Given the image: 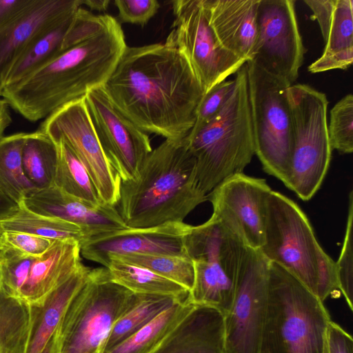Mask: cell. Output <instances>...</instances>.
I'll return each instance as SVG.
<instances>
[{"instance_id":"obj_1","label":"cell","mask_w":353,"mask_h":353,"mask_svg":"<svg viewBox=\"0 0 353 353\" xmlns=\"http://www.w3.org/2000/svg\"><path fill=\"white\" fill-rule=\"evenodd\" d=\"M103 88L141 130L174 140L189 134L204 95L186 57L165 43L127 46Z\"/></svg>"},{"instance_id":"obj_2","label":"cell","mask_w":353,"mask_h":353,"mask_svg":"<svg viewBox=\"0 0 353 353\" xmlns=\"http://www.w3.org/2000/svg\"><path fill=\"white\" fill-rule=\"evenodd\" d=\"M127 45L120 23L110 16L98 32L60 52L20 80L6 86L1 97L31 122L103 86Z\"/></svg>"},{"instance_id":"obj_3","label":"cell","mask_w":353,"mask_h":353,"mask_svg":"<svg viewBox=\"0 0 353 353\" xmlns=\"http://www.w3.org/2000/svg\"><path fill=\"white\" fill-rule=\"evenodd\" d=\"M206 201L185 137L165 139L146 157L135 179L121 181L118 211L127 228H145L183 222Z\"/></svg>"},{"instance_id":"obj_4","label":"cell","mask_w":353,"mask_h":353,"mask_svg":"<svg viewBox=\"0 0 353 353\" xmlns=\"http://www.w3.org/2000/svg\"><path fill=\"white\" fill-rule=\"evenodd\" d=\"M234 79L232 93L220 112L195 134L186 136L199 185L207 195L227 178L242 173L255 154L245 63Z\"/></svg>"},{"instance_id":"obj_5","label":"cell","mask_w":353,"mask_h":353,"mask_svg":"<svg viewBox=\"0 0 353 353\" xmlns=\"http://www.w3.org/2000/svg\"><path fill=\"white\" fill-rule=\"evenodd\" d=\"M331 316L313 292L270 262L268 307L260 353H323Z\"/></svg>"},{"instance_id":"obj_6","label":"cell","mask_w":353,"mask_h":353,"mask_svg":"<svg viewBox=\"0 0 353 353\" xmlns=\"http://www.w3.org/2000/svg\"><path fill=\"white\" fill-rule=\"evenodd\" d=\"M137 299L106 268L91 269L55 332V353H103L112 325Z\"/></svg>"},{"instance_id":"obj_7","label":"cell","mask_w":353,"mask_h":353,"mask_svg":"<svg viewBox=\"0 0 353 353\" xmlns=\"http://www.w3.org/2000/svg\"><path fill=\"white\" fill-rule=\"evenodd\" d=\"M293 148L290 171L284 185L303 201L318 191L328 170L332 149L330 145L325 94L306 84L287 88Z\"/></svg>"},{"instance_id":"obj_8","label":"cell","mask_w":353,"mask_h":353,"mask_svg":"<svg viewBox=\"0 0 353 353\" xmlns=\"http://www.w3.org/2000/svg\"><path fill=\"white\" fill-rule=\"evenodd\" d=\"M185 251L194 265L190 301L213 307L223 316L231 307L245 245L218 219L192 225L183 239Z\"/></svg>"},{"instance_id":"obj_9","label":"cell","mask_w":353,"mask_h":353,"mask_svg":"<svg viewBox=\"0 0 353 353\" xmlns=\"http://www.w3.org/2000/svg\"><path fill=\"white\" fill-rule=\"evenodd\" d=\"M245 65L255 154L264 171L284 184L293 148L291 113L285 96L289 85L251 61Z\"/></svg>"},{"instance_id":"obj_10","label":"cell","mask_w":353,"mask_h":353,"mask_svg":"<svg viewBox=\"0 0 353 353\" xmlns=\"http://www.w3.org/2000/svg\"><path fill=\"white\" fill-rule=\"evenodd\" d=\"M320 248L305 213L292 200L271 190L266 200L260 251L270 262L291 273L316 296Z\"/></svg>"},{"instance_id":"obj_11","label":"cell","mask_w":353,"mask_h":353,"mask_svg":"<svg viewBox=\"0 0 353 353\" xmlns=\"http://www.w3.org/2000/svg\"><path fill=\"white\" fill-rule=\"evenodd\" d=\"M174 19L165 43L188 59L204 94L247 62L225 50L208 21L203 0L172 2Z\"/></svg>"},{"instance_id":"obj_12","label":"cell","mask_w":353,"mask_h":353,"mask_svg":"<svg viewBox=\"0 0 353 353\" xmlns=\"http://www.w3.org/2000/svg\"><path fill=\"white\" fill-rule=\"evenodd\" d=\"M270 261L245 247L233 301L223 316V353H260L268 307Z\"/></svg>"},{"instance_id":"obj_13","label":"cell","mask_w":353,"mask_h":353,"mask_svg":"<svg viewBox=\"0 0 353 353\" xmlns=\"http://www.w3.org/2000/svg\"><path fill=\"white\" fill-rule=\"evenodd\" d=\"M294 4V0H259L256 41L250 60L289 86L299 77L306 51Z\"/></svg>"},{"instance_id":"obj_14","label":"cell","mask_w":353,"mask_h":353,"mask_svg":"<svg viewBox=\"0 0 353 353\" xmlns=\"http://www.w3.org/2000/svg\"><path fill=\"white\" fill-rule=\"evenodd\" d=\"M39 130L52 140L63 141L74 151L103 203L118 204L121 181L103 152L84 97L57 110L44 119Z\"/></svg>"},{"instance_id":"obj_15","label":"cell","mask_w":353,"mask_h":353,"mask_svg":"<svg viewBox=\"0 0 353 353\" xmlns=\"http://www.w3.org/2000/svg\"><path fill=\"white\" fill-rule=\"evenodd\" d=\"M84 101L109 163L121 181L135 179L152 150L148 134L114 106L103 86L90 90Z\"/></svg>"},{"instance_id":"obj_16","label":"cell","mask_w":353,"mask_h":353,"mask_svg":"<svg viewBox=\"0 0 353 353\" xmlns=\"http://www.w3.org/2000/svg\"><path fill=\"white\" fill-rule=\"evenodd\" d=\"M265 180L234 174L208 194L212 216L218 219L245 247L260 250L264 236L266 200L271 192Z\"/></svg>"},{"instance_id":"obj_17","label":"cell","mask_w":353,"mask_h":353,"mask_svg":"<svg viewBox=\"0 0 353 353\" xmlns=\"http://www.w3.org/2000/svg\"><path fill=\"white\" fill-rule=\"evenodd\" d=\"M192 226L184 221L170 222L150 228H125L105 232L82 242L81 255L103 267H106L112 256L131 254L188 256L183 239Z\"/></svg>"},{"instance_id":"obj_18","label":"cell","mask_w":353,"mask_h":353,"mask_svg":"<svg viewBox=\"0 0 353 353\" xmlns=\"http://www.w3.org/2000/svg\"><path fill=\"white\" fill-rule=\"evenodd\" d=\"M23 203L36 213L59 218L78 225L83 231L86 239L127 228L115 206L105 203L99 206L92 205L54 185L31 191L24 197Z\"/></svg>"},{"instance_id":"obj_19","label":"cell","mask_w":353,"mask_h":353,"mask_svg":"<svg viewBox=\"0 0 353 353\" xmlns=\"http://www.w3.org/2000/svg\"><path fill=\"white\" fill-rule=\"evenodd\" d=\"M80 7L81 0H34L21 16L0 28V97L11 68L32 41Z\"/></svg>"},{"instance_id":"obj_20","label":"cell","mask_w":353,"mask_h":353,"mask_svg":"<svg viewBox=\"0 0 353 353\" xmlns=\"http://www.w3.org/2000/svg\"><path fill=\"white\" fill-rule=\"evenodd\" d=\"M316 20L324 41L322 55L308 67L311 73L345 70L353 61V1L304 0Z\"/></svg>"},{"instance_id":"obj_21","label":"cell","mask_w":353,"mask_h":353,"mask_svg":"<svg viewBox=\"0 0 353 353\" xmlns=\"http://www.w3.org/2000/svg\"><path fill=\"white\" fill-rule=\"evenodd\" d=\"M209 23L221 45L248 61L257 37L259 0H203Z\"/></svg>"},{"instance_id":"obj_22","label":"cell","mask_w":353,"mask_h":353,"mask_svg":"<svg viewBox=\"0 0 353 353\" xmlns=\"http://www.w3.org/2000/svg\"><path fill=\"white\" fill-rule=\"evenodd\" d=\"M223 315L194 305L150 353H223Z\"/></svg>"},{"instance_id":"obj_23","label":"cell","mask_w":353,"mask_h":353,"mask_svg":"<svg viewBox=\"0 0 353 353\" xmlns=\"http://www.w3.org/2000/svg\"><path fill=\"white\" fill-rule=\"evenodd\" d=\"M81 256L78 241L54 240L42 256L34 259L19 299L30 305L40 302L79 268Z\"/></svg>"},{"instance_id":"obj_24","label":"cell","mask_w":353,"mask_h":353,"mask_svg":"<svg viewBox=\"0 0 353 353\" xmlns=\"http://www.w3.org/2000/svg\"><path fill=\"white\" fill-rule=\"evenodd\" d=\"M91 269L82 264L40 302L31 304V327L26 353H41L55 333L70 302L85 283Z\"/></svg>"},{"instance_id":"obj_25","label":"cell","mask_w":353,"mask_h":353,"mask_svg":"<svg viewBox=\"0 0 353 353\" xmlns=\"http://www.w3.org/2000/svg\"><path fill=\"white\" fill-rule=\"evenodd\" d=\"M76 12L54 23L32 41L11 68L5 87L23 79L63 51V40Z\"/></svg>"},{"instance_id":"obj_26","label":"cell","mask_w":353,"mask_h":353,"mask_svg":"<svg viewBox=\"0 0 353 353\" xmlns=\"http://www.w3.org/2000/svg\"><path fill=\"white\" fill-rule=\"evenodd\" d=\"M187 298L137 294L134 303L112 325L104 345L103 353L138 332L176 303Z\"/></svg>"},{"instance_id":"obj_27","label":"cell","mask_w":353,"mask_h":353,"mask_svg":"<svg viewBox=\"0 0 353 353\" xmlns=\"http://www.w3.org/2000/svg\"><path fill=\"white\" fill-rule=\"evenodd\" d=\"M0 230L21 232L50 240L72 239L80 244L86 236L78 225L63 219L36 213L23 203L13 213L0 220Z\"/></svg>"},{"instance_id":"obj_28","label":"cell","mask_w":353,"mask_h":353,"mask_svg":"<svg viewBox=\"0 0 353 353\" xmlns=\"http://www.w3.org/2000/svg\"><path fill=\"white\" fill-rule=\"evenodd\" d=\"M105 268L112 281L133 293L170 295L179 298L189 296V291L176 283L117 258H110Z\"/></svg>"},{"instance_id":"obj_29","label":"cell","mask_w":353,"mask_h":353,"mask_svg":"<svg viewBox=\"0 0 353 353\" xmlns=\"http://www.w3.org/2000/svg\"><path fill=\"white\" fill-rule=\"evenodd\" d=\"M26 133L3 136L0 139V196L19 205L37 189L26 176L22 150Z\"/></svg>"},{"instance_id":"obj_30","label":"cell","mask_w":353,"mask_h":353,"mask_svg":"<svg viewBox=\"0 0 353 353\" xmlns=\"http://www.w3.org/2000/svg\"><path fill=\"white\" fill-rule=\"evenodd\" d=\"M53 141L57 151L53 185L92 205L103 204L88 171L74 151L62 140Z\"/></svg>"},{"instance_id":"obj_31","label":"cell","mask_w":353,"mask_h":353,"mask_svg":"<svg viewBox=\"0 0 353 353\" xmlns=\"http://www.w3.org/2000/svg\"><path fill=\"white\" fill-rule=\"evenodd\" d=\"M30 327V304L0 290V353H26Z\"/></svg>"},{"instance_id":"obj_32","label":"cell","mask_w":353,"mask_h":353,"mask_svg":"<svg viewBox=\"0 0 353 353\" xmlns=\"http://www.w3.org/2000/svg\"><path fill=\"white\" fill-rule=\"evenodd\" d=\"M57 159L56 144L48 134L39 129L26 133L22 166L26 176L36 188L53 185Z\"/></svg>"},{"instance_id":"obj_33","label":"cell","mask_w":353,"mask_h":353,"mask_svg":"<svg viewBox=\"0 0 353 353\" xmlns=\"http://www.w3.org/2000/svg\"><path fill=\"white\" fill-rule=\"evenodd\" d=\"M188 296L105 353H150L194 306Z\"/></svg>"},{"instance_id":"obj_34","label":"cell","mask_w":353,"mask_h":353,"mask_svg":"<svg viewBox=\"0 0 353 353\" xmlns=\"http://www.w3.org/2000/svg\"><path fill=\"white\" fill-rule=\"evenodd\" d=\"M112 257L150 270L176 283L188 291L192 287L194 276V265L191 259L188 256L131 254Z\"/></svg>"},{"instance_id":"obj_35","label":"cell","mask_w":353,"mask_h":353,"mask_svg":"<svg viewBox=\"0 0 353 353\" xmlns=\"http://www.w3.org/2000/svg\"><path fill=\"white\" fill-rule=\"evenodd\" d=\"M327 131L331 148L341 154L353 151V96L340 99L330 111Z\"/></svg>"},{"instance_id":"obj_36","label":"cell","mask_w":353,"mask_h":353,"mask_svg":"<svg viewBox=\"0 0 353 353\" xmlns=\"http://www.w3.org/2000/svg\"><path fill=\"white\" fill-rule=\"evenodd\" d=\"M34 259L11 250L0 249V290L19 299Z\"/></svg>"},{"instance_id":"obj_37","label":"cell","mask_w":353,"mask_h":353,"mask_svg":"<svg viewBox=\"0 0 353 353\" xmlns=\"http://www.w3.org/2000/svg\"><path fill=\"white\" fill-rule=\"evenodd\" d=\"M352 225H353V195L352 191L349 195V208L345 237L343 247L338 261L336 262L339 290L350 310H353V251H352Z\"/></svg>"},{"instance_id":"obj_38","label":"cell","mask_w":353,"mask_h":353,"mask_svg":"<svg viewBox=\"0 0 353 353\" xmlns=\"http://www.w3.org/2000/svg\"><path fill=\"white\" fill-rule=\"evenodd\" d=\"M234 83V79L223 81L204 94L196 110L194 125L187 135L188 137L195 134L220 112L232 93Z\"/></svg>"},{"instance_id":"obj_39","label":"cell","mask_w":353,"mask_h":353,"mask_svg":"<svg viewBox=\"0 0 353 353\" xmlns=\"http://www.w3.org/2000/svg\"><path fill=\"white\" fill-rule=\"evenodd\" d=\"M52 242V240L21 232L3 231L0 234V249L11 250L34 258L42 256Z\"/></svg>"},{"instance_id":"obj_40","label":"cell","mask_w":353,"mask_h":353,"mask_svg":"<svg viewBox=\"0 0 353 353\" xmlns=\"http://www.w3.org/2000/svg\"><path fill=\"white\" fill-rule=\"evenodd\" d=\"M118 17L121 22L144 26L157 13V0H115Z\"/></svg>"},{"instance_id":"obj_41","label":"cell","mask_w":353,"mask_h":353,"mask_svg":"<svg viewBox=\"0 0 353 353\" xmlns=\"http://www.w3.org/2000/svg\"><path fill=\"white\" fill-rule=\"evenodd\" d=\"M316 296L324 302L339 290L336 262L321 247L317 254Z\"/></svg>"},{"instance_id":"obj_42","label":"cell","mask_w":353,"mask_h":353,"mask_svg":"<svg viewBox=\"0 0 353 353\" xmlns=\"http://www.w3.org/2000/svg\"><path fill=\"white\" fill-rule=\"evenodd\" d=\"M327 353H353L352 336L332 319L325 330Z\"/></svg>"},{"instance_id":"obj_43","label":"cell","mask_w":353,"mask_h":353,"mask_svg":"<svg viewBox=\"0 0 353 353\" xmlns=\"http://www.w3.org/2000/svg\"><path fill=\"white\" fill-rule=\"evenodd\" d=\"M34 1V0H0V28L21 16Z\"/></svg>"},{"instance_id":"obj_44","label":"cell","mask_w":353,"mask_h":353,"mask_svg":"<svg viewBox=\"0 0 353 353\" xmlns=\"http://www.w3.org/2000/svg\"><path fill=\"white\" fill-rule=\"evenodd\" d=\"M12 123L8 103L0 97V139L5 136L6 130Z\"/></svg>"},{"instance_id":"obj_45","label":"cell","mask_w":353,"mask_h":353,"mask_svg":"<svg viewBox=\"0 0 353 353\" xmlns=\"http://www.w3.org/2000/svg\"><path fill=\"white\" fill-rule=\"evenodd\" d=\"M110 3V0H81V6L85 5L90 10L99 12L105 11Z\"/></svg>"},{"instance_id":"obj_46","label":"cell","mask_w":353,"mask_h":353,"mask_svg":"<svg viewBox=\"0 0 353 353\" xmlns=\"http://www.w3.org/2000/svg\"><path fill=\"white\" fill-rule=\"evenodd\" d=\"M17 206L13 202L0 196V220L14 212Z\"/></svg>"},{"instance_id":"obj_47","label":"cell","mask_w":353,"mask_h":353,"mask_svg":"<svg viewBox=\"0 0 353 353\" xmlns=\"http://www.w3.org/2000/svg\"><path fill=\"white\" fill-rule=\"evenodd\" d=\"M55 334V333H54ZM50 339L41 353H55V334Z\"/></svg>"},{"instance_id":"obj_48","label":"cell","mask_w":353,"mask_h":353,"mask_svg":"<svg viewBox=\"0 0 353 353\" xmlns=\"http://www.w3.org/2000/svg\"><path fill=\"white\" fill-rule=\"evenodd\" d=\"M323 353H327V343H326V339H325V341H324Z\"/></svg>"},{"instance_id":"obj_49","label":"cell","mask_w":353,"mask_h":353,"mask_svg":"<svg viewBox=\"0 0 353 353\" xmlns=\"http://www.w3.org/2000/svg\"><path fill=\"white\" fill-rule=\"evenodd\" d=\"M1 230H0V234H1Z\"/></svg>"}]
</instances>
